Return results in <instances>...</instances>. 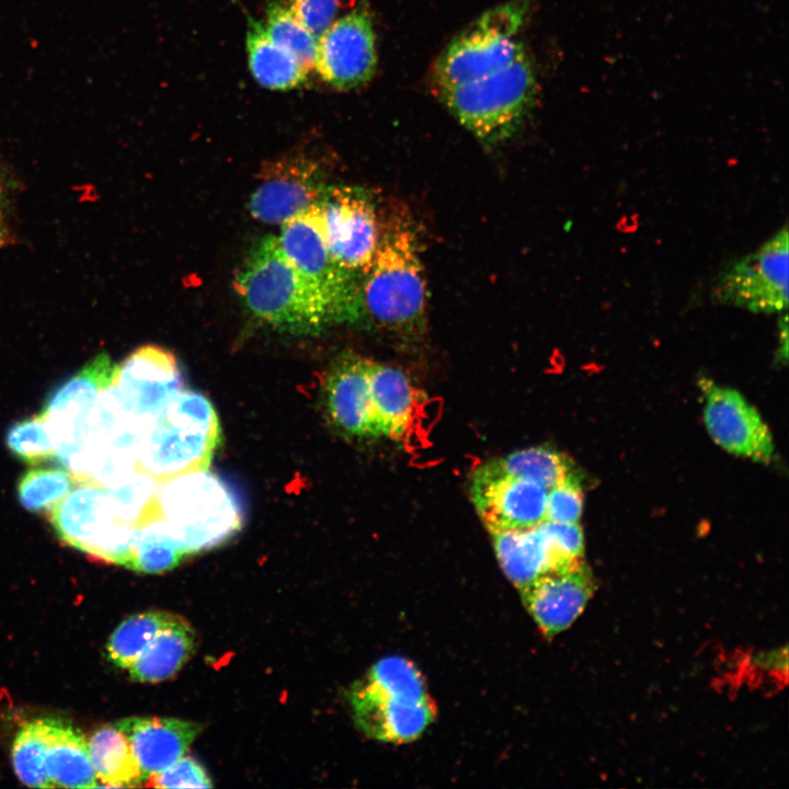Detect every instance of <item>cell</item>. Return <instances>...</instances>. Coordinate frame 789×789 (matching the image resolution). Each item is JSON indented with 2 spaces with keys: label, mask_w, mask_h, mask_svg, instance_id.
I'll list each match as a JSON object with an SVG mask.
<instances>
[{
  "label": "cell",
  "mask_w": 789,
  "mask_h": 789,
  "mask_svg": "<svg viewBox=\"0 0 789 789\" xmlns=\"http://www.w3.org/2000/svg\"><path fill=\"white\" fill-rule=\"evenodd\" d=\"M185 554L164 521L157 518L137 528L126 568L142 573H160L176 567Z\"/></svg>",
  "instance_id": "28"
},
{
  "label": "cell",
  "mask_w": 789,
  "mask_h": 789,
  "mask_svg": "<svg viewBox=\"0 0 789 789\" xmlns=\"http://www.w3.org/2000/svg\"><path fill=\"white\" fill-rule=\"evenodd\" d=\"M533 0H512L484 12L454 37L434 64L432 83L437 94L491 75L522 56L518 35Z\"/></svg>",
  "instance_id": "6"
},
{
  "label": "cell",
  "mask_w": 789,
  "mask_h": 789,
  "mask_svg": "<svg viewBox=\"0 0 789 789\" xmlns=\"http://www.w3.org/2000/svg\"><path fill=\"white\" fill-rule=\"evenodd\" d=\"M72 485L71 474L62 468H32L19 478V502L30 512L50 511L70 492Z\"/></svg>",
  "instance_id": "32"
},
{
  "label": "cell",
  "mask_w": 789,
  "mask_h": 789,
  "mask_svg": "<svg viewBox=\"0 0 789 789\" xmlns=\"http://www.w3.org/2000/svg\"><path fill=\"white\" fill-rule=\"evenodd\" d=\"M276 239L287 260L328 301L339 322L362 317L361 277L345 271L330 254L317 203L283 222Z\"/></svg>",
  "instance_id": "8"
},
{
  "label": "cell",
  "mask_w": 789,
  "mask_h": 789,
  "mask_svg": "<svg viewBox=\"0 0 789 789\" xmlns=\"http://www.w3.org/2000/svg\"><path fill=\"white\" fill-rule=\"evenodd\" d=\"M483 466L498 473L538 483L547 490L573 472L570 459L548 446L515 450Z\"/></svg>",
  "instance_id": "27"
},
{
  "label": "cell",
  "mask_w": 789,
  "mask_h": 789,
  "mask_svg": "<svg viewBox=\"0 0 789 789\" xmlns=\"http://www.w3.org/2000/svg\"><path fill=\"white\" fill-rule=\"evenodd\" d=\"M182 373L174 355L157 345H144L117 365L112 387L127 413L152 421L182 390Z\"/></svg>",
  "instance_id": "14"
},
{
  "label": "cell",
  "mask_w": 789,
  "mask_h": 789,
  "mask_svg": "<svg viewBox=\"0 0 789 789\" xmlns=\"http://www.w3.org/2000/svg\"><path fill=\"white\" fill-rule=\"evenodd\" d=\"M376 65L375 32L365 11L341 16L318 38L315 69L338 90L366 84L375 75Z\"/></svg>",
  "instance_id": "12"
},
{
  "label": "cell",
  "mask_w": 789,
  "mask_h": 789,
  "mask_svg": "<svg viewBox=\"0 0 789 789\" xmlns=\"http://www.w3.org/2000/svg\"><path fill=\"white\" fill-rule=\"evenodd\" d=\"M158 507L170 534L186 554L224 542L242 523L235 493L218 477L204 471L160 484Z\"/></svg>",
  "instance_id": "5"
},
{
  "label": "cell",
  "mask_w": 789,
  "mask_h": 789,
  "mask_svg": "<svg viewBox=\"0 0 789 789\" xmlns=\"http://www.w3.org/2000/svg\"><path fill=\"white\" fill-rule=\"evenodd\" d=\"M357 728L368 737L387 743H409L421 736L436 718L432 698L414 700L375 689L362 679L350 690Z\"/></svg>",
  "instance_id": "17"
},
{
  "label": "cell",
  "mask_w": 789,
  "mask_h": 789,
  "mask_svg": "<svg viewBox=\"0 0 789 789\" xmlns=\"http://www.w3.org/2000/svg\"><path fill=\"white\" fill-rule=\"evenodd\" d=\"M362 681L375 689L410 699L431 698L422 673L412 661L403 656L381 658L371 665Z\"/></svg>",
  "instance_id": "33"
},
{
  "label": "cell",
  "mask_w": 789,
  "mask_h": 789,
  "mask_svg": "<svg viewBox=\"0 0 789 789\" xmlns=\"http://www.w3.org/2000/svg\"><path fill=\"white\" fill-rule=\"evenodd\" d=\"M195 634L183 618L175 617L150 640L127 668L130 678L157 683L176 674L191 658Z\"/></svg>",
  "instance_id": "24"
},
{
  "label": "cell",
  "mask_w": 789,
  "mask_h": 789,
  "mask_svg": "<svg viewBox=\"0 0 789 789\" xmlns=\"http://www.w3.org/2000/svg\"><path fill=\"white\" fill-rule=\"evenodd\" d=\"M48 518L62 542L127 567L138 527L118 516L105 487L82 481L49 511Z\"/></svg>",
  "instance_id": "7"
},
{
  "label": "cell",
  "mask_w": 789,
  "mask_h": 789,
  "mask_svg": "<svg viewBox=\"0 0 789 789\" xmlns=\"http://www.w3.org/2000/svg\"><path fill=\"white\" fill-rule=\"evenodd\" d=\"M47 719L27 722L16 734L12 764L20 780L34 788H52L45 770Z\"/></svg>",
  "instance_id": "30"
},
{
  "label": "cell",
  "mask_w": 789,
  "mask_h": 789,
  "mask_svg": "<svg viewBox=\"0 0 789 789\" xmlns=\"http://www.w3.org/2000/svg\"><path fill=\"white\" fill-rule=\"evenodd\" d=\"M370 392L377 437L401 438L416 410L419 392L401 369L371 361Z\"/></svg>",
  "instance_id": "22"
},
{
  "label": "cell",
  "mask_w": 789,
  "mask_h": 789,
  "mask_svg": "<svg viewBox=\"0 0 789 789\" xmlns=\"http://www.w3.org/2000/svg\"><path fill=\"white\" fill-rule=\"evenodd\" d=\"M2 195H3V190H2V183L0 180V202H1Z\"/></svg>",
  "instance_id": "40"
},
{
  "label": "cell",
  "mask_w": 789,
  "mask_h": 789,
  "mask_svg": "<svg viewBox=\"0 0 789 789\" xmlns=\"http://www.w3.org/2000/svg\"><path fill=\"white\" fill-rule=\"evenodd\" d=\"M370 364V359L344 354L325 375L322 393L325 416L333 430L345 438H377Z\"/></svg>",
  "instance_id": "18"
},
{
  "label": "cell",
  "mask_w": 789,
  "mask_h": 789,
  "mask_svg": "<svg viewBox=\"0 0 789 789\" xmlns=\"http://www.w3.org/2000/svg\"><path fill=\"white\" fill-rule=\"evenodd\" d=\"M247 52L250 70L261 85L284 91L306 82L308 73L297 59L274 43L259 22L247 33Z\"/></svg>",
  "instance_id": "25"
},
{
  "label": "cell",
  "mask_w": 789,
  "mask_h": 789,
  "mask_svg": "<svg viewBox=\"0 0 789 789\" xmlns=\"http://www.w3.org/2000/svg\"><path fill=\"white\" fill-rule=\"evenodd\" d=\"M789 237L782 227L756 251L729 263L711 289L716 304L754 313H781L788 307Z\"/></svg>",
  "instance_id": "9"
},
{
  "label": "cell",
  "mask_w": 789,
  "mask_h": 789,
  "mask_svg": "<svg viewBox=\"0 0 789 789\" xmlns=\"http://www.w3.org/2000/svg\"><path fill=\"white\" fill-rule=\"evenodd\" d=\"M116 373L117 365L106 353H100L46 399L39 415L62 461L68 464L81 451L89 414L98 396L113 386Z\"/></svg>",
  "instance_id": "11"
},
{
  "label": "cell",
  "mask_w": 789,
  "mask_h": 789,
  "mask_svg": "<svg viewBox=\"0 0 789 789\" xmlns=\"http://www.w3.org/2000/svg\"><path fill=\"white\" fill-rule=\"evenodd\" d=\"M704 422L711 438L727 451L759 462L774 456L770 431L756 409L736 390L701 378Z\"/></svg>",
  "instance_id": "13"
},
{
  "label": "cell",
  "mask_w": 789,
  "mask_h": 789,
  "mask_svg": "<svg viewBox=\"0 0 789 789\" xmlns=\"http://www.w3.org/2000/svg\"><path fill=\"white\" fill-rule=\"evenodd\" d=\"M471 500L489 533L526 529L546 521L548 490L480 466L472 474Z\"/></svg>",
  "instance_id": "15"
},
{
  "label": "cell",
  "mask_w": 789,
  "mask_h": 789,
  "mask_svg": "<svg viewBox=\"0 0 789 789\" xmlns=\"http://www.w3.org/2000/svg\"><path fill=\"white\" fill-rule=\"evenodd\" d=\"M328 250L345 271L362 277L380 237V218L368 193L353 186H327L317 202Z\"/></svg>",
  "instance_id": "10"
},
{
  "label": "cell",
  "mask_w": 789,
  "mask_h": 789,
  "mask_svg": "<svg viewBox=\"0 0 789 789\" xmlns=\"http://www.w3.org/2000/svg\"><path fill=\"white\" fill-rule=\"evenodd\" d=\"M5 443L12 455L28 465H37L57 456L48 425L39 414L12 424L7 432Z\"/></svg>",
  "instance_id": "34"
},
{
  "label": "cell",
  "mask_w": 789,
  "mask_h": 789,
  "mask_svg": "<svg viewBox=\"0 0 789 789\" xmlns=\"http://www.w3.org/2000/svg\"><path fill=\"white\" fill-rule=\"evenodd\" d=\"M541 526L563 558L570 561L582 560L584 538L582 528L578 523L545 521Z\"/></svg>",
  "instance_id": "38"
},
{
  "label": "cell",
  "mask_w": 789,
  "mask_h": 789,
  "mask_svg": "<svg viewBox=\"0 0 789 789\" xmlns=\"http://www.w3.org/2000/svg\"><path fill=\"white\" fill-rule=\"evenodd\" d=\"M499 563L519 590L540 576L579 563L563 558L541 524L526 529L490 533Z\"/></svg>",
  "instance_id": "21"
},
{
  "label": "cell",
  "mask_w": 789,
  "mask_h": 789,
  "mask_svg": "<svg viewBox=\"0 0 789 789\" xmlns=\"http://www.w3.org/2000/svg\"><path fill=\"white\" fill-rule=\"evenodd\" d=\"M220 439L211 403L192 390L179 391L152 420L142 441L136 470L157 484L206 471Z\"/></svg>",
  "instance_id": "3"
},
{
  "label": "cell",
  "mask_w": 789,
  "mask_h": 789,
  "mask_svg": "<svg viewBox=\"0 0 789 789\" xmlns=\"http://www.w3.org/2000/svg\"><path fill=\"white\" fill-rule=\"evenodd\" d=\"M264 28L270 38L290 53L307 73L315 69L318 38L301 24L289 7L272 3Z\"/></svg>",
  "instance_id": "31"
},
{
  "label": "cell",
  "mask_w": 789,
  "mask_h": 789,
  "mask_svg": "<svg viewBox=\"0 0 789 789\" xmlns=\"http://www.w3.org/2000/svg\"><path fill=\"white\" fill-rule=\"evenodd\" d=\"M147 786L157 788H209L213 784L197 761L190 756H182L163 771L150 777Z\"/></svg>",
  "instance_id": "36"
},
{
  "label": "cell",
  "mask_w": 789,
  "mask_h": 789,
  "mask_svg": "<svg viewBox=\"0 0 789 789\" xmlns=\"http://www.w3.org/2000/svg\"><path fill=\"white\" fill-rule=\"evenodd\" d=\"M115 725L127 737L144 781L184 756L203 729L198 722L157 717L127 718Z\"/></svg>",
  "instance_id": "20"
},
{
  "label": "cell",
  "mask_w": 789,
  "mask_h": 789,
  "mask_svg": "<svg viewBox=\"0 0 789 789\" xmlns=\"http://www.w3.org/2000/svg\"><path fill=\"white\" fill-rule=\"evenodd\" d=\"M98 780L104 787H138L142 777L130 744L114 724L96 730L88 742Z\"/></svg>",
  "instance_id": "26"
},
{
  "label": "cell",
  "mask_w": 789,
  "mask_h": 789,
  "mask_svg": "<svg viewBox=\"0 0 789 789\" xmlns=\"http://www.w3.org/2000/svg\"><path fill=\"white\" fill-rule=\"evenodd\" d=\"M253 316L279 330L318 333L339 319L323 296L294 267L274 236L260 239L235 277Z\"/></svg>",
  "instance_id": "2"
},
{
  "label": "cell",
  "mask_w": 789,
  "mask_h": 789,
  "mask_svg": "<svg viewBox=\"0 0 789 789\" xmlns=\"http://www.w3.org/2000/svg\"><path fill=\"white\" fill-rule=\"evenodd\" d=\"M346 0H290L289 9L319 38L345 8Z\"/></svg>",
  "instance_id": "37"
},
{
  "label": "cell",
  "mask_w": 789,
  "mask_h": 789,
  "mask_svg": "<svg viewBox=\"0 0 789 789\" xmlns=\"http://www.w3.org/2000/svg\"><path fill=\"white\" fill-rule=\"evenodd\" d=\"M175 615L161 610H148L126 618L111 634L107 659L121 668H128L156 633Z\"/></svg>",
  "instance_id": "29"
},
{
  "label": "cell",
  "mask_w": 789,
  "mask_h": 789,
  "mask_svg": "<svg viewBox=\"0 0 789 789\" xmlns=\"http://www.w3.org/2000/svg\"><path fill=\"white\" fill-rule=\"evenodd\" d=\"M10 240V233L8 226L5 224V219L2 213V209L0 207V247H3L7 244Z\"/></svg>",
  "instance_id": "39"
},
{
  "label": "cell",
  "mask_w": 789,
  "mask_h": 789,
  "mask_svg": "<svg viewBox=\"0 0 789 789\" xmlns=\"http://www.w3.org/2000/svg\"><path fill=\"white\" fill-rule=\"evenodd\" d=\"M583 511L580 477L571 472L562 482L548 490L546 521L578 523Z\"/></svg>",
  "instance_id": "35"
},
{
  "label": "cell",
  "mask_w": 789,
  "mask_h": 789,
  "mask_svg": "<svg viewBox=\"0 0 789 789\" xmlns=\"http://www.w3.org/2000/svg\"><path fill=\"white\" fill-rule=\"evenodd\" d=\"M595 587L591 570L580 561L571 568L545 574L518 591L541 632L553 638L580 616Z\"/></svg>",
  "instance_id": "19"
},
{
  "label": "cell",
  "mask_w": 789,
  "mask_h": 789,
  "mask_svg": "<svg viewBox=\"0 0 789 789\" xmlns=\"http://www.w3.org/2000/svg\"><path fill=\"white\" fill-rule=\"evenodd\" d=\"M45 770L52 788L100 787L83 734L60 720L47 719Z\"/></svg>",
  "instance_id": "23"
},
{
  "label": "cell",
  "mask_w": 789,
  "mask_h": 789,
  "mask_svg": "<svg viewBox=\"0 0 789 789\" xmlns=\"http://www.w3.org/2000/svg\"><path fill=\"white\" fill-rule=\"evenodd\" d=\"M261 183L249 199L253 218L283 224L315 205L325 190L319 164L306 157H289L262 168Z\"/></svg>",
  "instance_id": "16"
},
{
  "label": "cell",
  "mask_w": 789,
  "mask_h": 789,
  "mask_svg": "<svg viewBox=\"0 0 789 789\" xmlns=\"http://www.w3.org/2000/svg\"><path fill=\"white\" fill-rule=\"evenodd\" d=\"M538 83L526 53L483 78L439 92L443 104L480 141L511 138L533 111Z\"/></svg>",
  "instance_id": "4"
},
{
  "label": "cell",
  "mask_w": 789,
  "mask_h": 789,
  "mask_svg": "<svg viewBox=\"0 0 789 789\" xmlns=\"http://www.w3.org/2000/svg\"><path fill=\"white\" fill-rule=\"evenodd\" d=\"M362 316L377 329L416 339L426 327L427 286L418 230L409 210L392 206L380 218L375 255L361 277Z\"/></svg>",
  "instance_id": "1"
}]
</instances>
